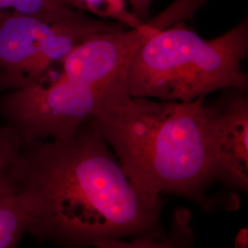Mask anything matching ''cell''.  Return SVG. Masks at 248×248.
I'll return each instance as SVG.
<instances>
[{"mask_svg":"<svg viewBox=\"0 0 248 248\" xmlns=\"http://www.w3.org/2000/svg\"><path fill=\"white\" fill-rule=\"evenodd\" d=\"M23 142L9 124L0 127V195L12 192V173L21 155Z\"/></svg>","mask_w":248,"mask_h":248,"instance_id":"obj_8","label":"cell"},{"mask_svg":"<svg viewBox=\"0 0 248 248\" xmlns=\"http://www.w3.org/2000/svg\"><path fill=\"white\" fill-rule=\"evenodd\" d=\"M204 98H134L123 86L107 96L90 121L137 185L151 194L181 196L211 210L212 131Z\"/></svg>","mask_w":248,"mask_h":248,"instance_id":"obj_2","label":"cell"},{"mask_svg":"<svg viewBox=\"0 0 248 248\" xmlns=\"http://www.w3.org/2000/svg\"><path fill=\"white\" fill-rule=\"evenodd\" d=\"M66 5L98 18L120 23L128 29L141 26V22L127 8V0H62Z\"/></svg>","mask_w":248,"mask_h":248,"instance_id":"obj_7","label":"cell"},{"mask_svg":"<svg viewBox=\"0 0 248 248\" xmlns=\"http://www.w3.org/2000/svg\"><path fill=\"white\" fill-rule=\"evenodd\" d=\"M90 33L89 22L75 9L53 19L0 15V92L44 79Z\"/></svg>","mask_w":248,"mask_h":248,"instance_id":"obj_4","label":"cell"},{"mask_svg":"<svg viewBox=\"0 0 248 248\" xmlns=\"http://www.w3.org/2000/svg\"><path fill=\"white\" fill-rule=\"evenodd\" d=\"M245 90L223 89L209 104L213 177L231 189L248 190V98Z\"/></svg>","mask_w":248,"mask_h":248,"instance_id":"obj_5","label":"cell"},{"mask_svg":"<svg viewBox=\"0 0 248 248\" xmlns=\"http://www.w3.org/2000/svg\"><path fill=\"white\" fill-rule=\"evenodd\" d=\"M29 231V218L14 193L0 195V248H17Z\"/></svg>","mask_w":248,"mask_h":248,"instance_id":"obj_6","label":"cell"},{"mask_svg":"<svg viewBox=\"0 0 248 248\" xmlns=\"http://www.w3.org/2000/svg\"><path fill=\"white\" fill-rule=\"evenodd\" d=\"M235 248H248V229L243 228L236 235Z\"/></svg>","mask_w":248,"mask_h":248,"instance_id":"obj_11","label":"cell"},{"mask_svg":"<svg viewBox=\"0 0 248 248\" xmlns=\"http://www.w3.org/2000/svg\"><path fill=\"white\" fill-rule=\"evenodd\" d=\"M132 8L133 15L138 18L141 22L147 20L152 3L154 0H127Z\"/></svg>","mask_w":248,"mask_h":248,"instance_id":"obj_10","label":"cell"},{"mask_svg":"<svg viewBox=\"0 0 248 248\" xmlns=\"http://www.w3.org/2000/svg\"><path fill=\"white\" fill-rule=\"evenodd\" d=\"M72 9H76L62 0H0V15L15 13L53 19Z\"/></svg>","mask_w":248,"mask_h":248,"instance_id":"obj_9","label":"cell"},{"mask_svg":"<svg viewBox=\"0 0 248 248\" xmlns=\"http://www.w3.org/2000/svg\"><path fill=\"white\" fill-rule=\"evenodd\" d=\"M248 54V21L206 40L180 21L148 39L133 56L128 89L134 98L192 101L217 90L247 91L242 62Z\"/></svg>","mask_w":248,"mask_h":248,"instance_id":"obj_3","label":"cell"},{"mask_svg":"<svg viewBox=\"0 0 248 248\" xmlns=\"http://www.w3.org/2000/svg\"><path fill=\"white\" fill-rule=\"evenodd\" d=\"M12 192L28 233L65 248H173L162 202L137 185L105 139L85 121L72 136L23 143Z\"/></svg>","mask_w":248,"mask_h":248,"instance_id":"obj_1","label":"cell"}]
</instances>
